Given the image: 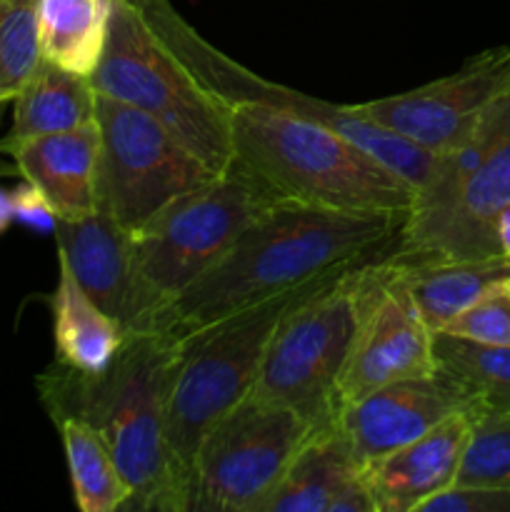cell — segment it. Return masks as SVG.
<instances>
[{
	"label": "cell",
	"mask_w": 510,
	"mask_h": 512,
	"mask_svg": "<svg viewBox=\"0 0 510 512\" xmlns=\"http://www.w3.org/2000/svg\"><path fill=\"white\" fill-rule=\"evenodd\" d=\"M405 218L275 198L233 248L165 310L155 333L178 338L280 293L385 258L398 248Z\"/></svg>",
	"instance_id": "cell-1"
},
{
	"label": "cell",
	"mask_w": 510,
	"mask_h": 512,
	"mask_svg": "<svg viewBox=\"0 0 510 512\" xmlns=\"http://www.w3.org/2000/svg\"><path fill=\"white\" fill-rule=\"evenodd\" d=\"M173 338L155 330L125 333L118 358L98 375L55 363L40 375L53 420L75 415L103 435L130 488L128 510L188 512L165 438V383Z\"/></svg>",
	"instance_id": "cell-2"
},
{
	"label": "cell",
	"mask_w": 510,
	"mask_h": 512,
	"mask_svg": "<svg viewBox=\"0 0 510 512\" xmlns=\"http://www.w3.org/2000/svg\"><path fill=\"white\" fill-rule=\"evenodd\" d=\"M235 163L275 195L350 213L408 215L415 188L345 135L273 105L230 103Z\"/></svg>",
	"instance_id": "cell-3"
},
{
	"label": "cell",
	"mask_w": 510,
	"mask_h": 512,
	"mask_svg": "<svg viewBox=\"0 0 510 512\" xmlns=\"http://www.w3.org/2000/svg\"><path fill=\"white\" fill-rule=\"evenodd\" d=\"M328 278L173 338L165 383V438L175 478L188 498V512L193 460L200 440L225 413L253 393L265 350L283 315Z\"/></svg>",
	"instance_id": "cell-4"
},
{
	"label": "cell",
	"mask_w": 510,
	"mask_h": 512,
	"mask_svg": "<svg viewBox=\"0 0 510 512\" xmlns=\"http://www.w3.org/2000/svg\"><path fill=\"white\" fill-rule=\"evenodd\" d=\"M510 205V93L495 100L468 135L445 153L400 228L390 258L400 263L503 255L495 220Z\"/></svg>",
	"instance_id": "cell-5"
},
{
	"label": "cell",
	"mask_w": 510,
	"mask_h": 512,
	"mask_svg": "<svg viewBox=\"0 0 510 512\" xmlns=\"http://www.w3.org/2000/svg\"><path fill=\"white\" fill-rule=\"evenodd\" d=\"M275 198L280 195L235 163L130 235L133 293L125 333L158 328L165 310L233 248Z\"/></svg>",
	"instance_id": "cell-6"
},
{
	"label": "cell",
	"mask_w": 510,
	"mask_h": 512,
	"mask_svg": "<svg viewBox=\"0 0 510 512\" xmlns=\"http://www.w3.org/2000/svg\"><path fill=\"white\" fill-rule=\"evenodd\" d=\"M90 83L95 93L160 120L213 173L235 165L230 103L190 70L135 0H113L108 40Z\"/></svg>",
	"instance_id": "cell-7"
},
{
	"label": "cell",
	"mask_w": 510,
	"mask_h": 512,
	"mask_svg": "<svg viewBox=\"0 0 510 512\" xmlns=\"http://www.w3.org/2000/svg\"><path fill=\"white\" fill-rule=\"evenodd\" d=\"M388 275L385 255L333 275L300 298L270 338L253 395L288 405L313 425L338 418L335 385Z\"/></svg>",
	"instance_id": "cell-8"
},
{
	"label": "cell",
	"mask_w": 510,
	"mask_h": 512,
	"mask_svg": "<svg viewBox=\"0 0 510 512\" xmlns=\"http://www.w3.org/2000/svg\"><path fill=\"white\" fill-rule=\"evenodd\" d=\"M100 130L98 208L138 233L175 200L220 178L145 110L95 93Z\"/></svg>",
	"instance_id": "cell-9"
},
{
	"label": "cell",
	"mask_w": 510,
	"mask_h": 512,
	"mask_svg": "<svg viewBox=\"0 0 510 512\" xmlns=\"http://www.w3.org/2000/svg\"><path fill=\"white\" fill-rule=\"evenodd\" d=\"M315 425L250 393L195 450L190 512H260Z\"/></svg>",
	"instance_id": "cell-10"
},
{
	"label": "cell",
	"mask_w": 510,
	"mask_h": 512,
	"mask_svg": "<svg viewBox=\"0 0 510 512\" xmlns=\"http://www.w3.org/2000/svg\"><path fill=\"white\" fill-rule=\"evenodd\" d=\"M135 3L145 10L150 23L168 40L170 48L190 65V70L210 90H215L220 98L228 100V103L253 100V103L273 105V108L285 110V113L305 115V118L318 120V123L328 125L335 133L345 135L355 145L368 150L370 155H375L390 170H395L400 178H405L413 185L415 193L423 188L425 180L433 173V153H428L420 145L410 143L403 135L368 120L355 105L325 103V100L310 98V95L290 90L280 83H270V80L250 73L245 65L228 58L223 50L210 45L198 30L190 28L168 0H135Z\"/></svg>",
	"instance_id": "cell-11"
},
{
	"label": "cell",
	"mask_w": 510,
	"mask_h": 512,
	"mask_svg": "<svg viewBox=\"0 0 510 512\" xmlns=\"http://www.w3.org/2000/svg\"><path fill=\"white\" fill-rule=\"evenodd\" d=\"M508 93L510 48H495L480 53L458 73L408 93L368 100L355 108L373 123L440 155L458 145L480 115Z\"/></svg>",
	"instance_id": "cell-12"
},
{
	"label": "cell",
	"mask_w": 510,
	"mask_h": 512,
	"mask_svg": "<svg viewBox=\"0 0 510 512\" xmlns=\"http://www.w3.org/2000/svg\"><path fill=\"white\" fill-rule=\"evenodd\" d=\"M435 370L433 333L415 310L398 263L390 258L383 295L365 315L335 385V413L383 385L425 378Z\"/></svg>",
	"instance_id": "cell-13"
},
{
	"label": "cell",
	"mask_w": 510,
	"mask_h": 512,
	"mask_svg": "<svg viewBox=\"0 0 510 512\" xmlns=\"http://www.w3.org/2000/svg\"><path fill=\"white\" fill-rule=\"evenodd\" d=\"M483 408L453 378L435 370L425 378L398 380L353 400L338 413L355 460H370L403 448L463 410Z\"/></svg>",
	"instance_id": "cell-14"
},
{
	"label": "cell",
	"mask_w": 510,
	"mask_h": 512,
	"mask_svg": "<svg viewBox=\"0 0 510 512\" xmlns=\"http://www.w3.org/2000/svg\"><path fill=\"white\" fill-rule=\"evenodd\" d=\"M480 408L450 415L430 433L360 468L373 512H418L425 500L455 485Z\"/></svg>",
	"instance_id": "cell-15"
},
{
	"label": "cell",
	"mask_w": 510,
	"mask_h": 512,
	"mask_svg": "<svg viewBox=\"0 0 510 512\" xmlns=\"http://www.w3.org/2000/svg\"><path fill=\"white\" fill-rule=\"evenodd\" d=\"M260 512H373L338 418L315 425Z\"/></svg>",
	"instance_id": "cell-16"
},
{
	"label": "cell",
	"mask_w": 510,
	"mask_h": 512,
	"mask_svg": "<svg viewBox=\"0 0 510 512\" xmlns=\"http://www.w3.org/2000/svg\"><path fill=\"white\" fill-rule=\"evenodd\" d=\"M0 150L48 198L60 220H78L98 210V118L80 128L38 135Z\"/></svg>",
	"instance_id": "cell-17"
},
{
	"label": "cell",
	"mask_w": 510,
	"mask_h": 512,
	"mask_svg": "<svg viewBox=\"0 0 510 512\" xmlns=\"http://www.w3.org/2000/svg\"><path fill=\"white\" fill-rule=\"evenodd\" d=\"M53 235L58 240V260L68 265L80 288L125 328L133 293L130 233L98 208L85 218L58 220Z\"/></svg>",
	"instance_id": "cell-18"
},
{
	"label": "cell",
	"mask_w": 510,
	"mask_h": 512,
	"mask_svg": "<svg viewBox=\"0 0 510 512\" xmlns=\"http://www.w3.org/2000/svg\"><path fill=\"white\" fill-rule=\"evenodd\" d=\"M60 263L58 288L53 295V338L58 363L83 375H98L118 358L125 343L120 320L105 313Z\"/></svg>",
	"instance_id": "cell-19"
},
{
	"label": "cell",
	"mask_w": 510,
	"mask_h": 512,
	"mask_svg": "<svg viewBox=\"0 0 510 512\" xmlns=\"http://www.w3.org/2000/svg\"><path fill=\"white\" fill-rule=\"evenodd\" d=\"M395 263L405 290L430 333H440L455 315L470 308L495 283L510 280V260L505 255L478 260Z\"/></svg>",
	"instance_id": "cell-20"
},
{
	"label": "cell",
	"mask_w": 510,
	"mask_h": 512,
	"mask_svg": "<svg viewBox=\"0 0 510 512\" xmlns=\"http://www.w3.org/2000/svg\"><path fill=\"white\" fill-rule=\"evenodd\" d=\"M93 120L95 88L90 78L43 60L33 78L15 95L13 125L0 140V148L38 135L80 128Z\"/></svg>",
	"instance_id": "cell-21"
},
{
	"label": "cell",
	"mask_w": 510,
	"mask_h": 512,
	"mask_svg": "<svg viewBox=\"0 0 510 512\" xmlns=\"http://www.w3.org/2000/svg\"><path fill=\"white\" fill-rule=\"evenodd\" d=\"M113 0H38L43 60L90 78L103 58Z\"/></svg>",
	"instance_id": "cell-22"
},
{
	"label": "cell",
	"mask_w": 510,
	"mask_h": 512,
	"mask_svg": "<svg viewBox=\"0 0 510 512\" xmlns=\"http://www.w3.org/2000/svg\"><path fill=\"white\" fill-rule=\"evenodd\" d=\"M63 438L70 483L80 512L128 510L130 488L103 435L75 415L55 420Z\"/></svg>",
	"instance_id": "cell-23"
},
{
	"label": "cell",
	"mask_w": 510,
	"mask_h": 512,
	"mask_svg": "<svg viewBox=\"0 0 510 512\" xmlns=\"http://www.w3.org/2000/svg\"><path fill=\"white\" fill-rule=\"evenodd\" d=\"M435 365L483 408H510V345L433 333Z\"/></svg>",
	"instance_id": "cell-24"
},
{
	"label": "cell",
	"mask_w": 510,
	"mask_h": 512,
	"mask_svg": "<svg viewBox=\"0 0 510 512\" xmlns=\"http://www.w3.org/2000/svg\"><path fill=\"white\" fill-rule=\"evenodd\" d=\"M40 63L38 0H0V105L15 100Z\"/></svg>",
	"instance_id": "cell-25"
},
{
	"label": "cell",
	"mask_w": 510,
	"mask_h": 512,
	"mask_svg": "<svg viewBox=\"0 0 510 512\" xmlns=\"http://www.w3.org/2000/svg\"><path fill=\"white\" fill-rule=\"evenodd\" d=\"M455 483L510 488V408L478 410Z\"/></svg>",
	"instance_id": "cell-26"
},
{
	"label": "cell",
	"mask_w": 510,
	"mask_h": 512,
	"mask_svg": "<svg viewBox=\"0 0 510 512\" xmlns=\"http://www.w3.org/2000/svg\"><path fill=\"white\" fill-rule=\"evenodd\" d=\"M440 333L485 345H510V280H500Z\"/></svg>",
	"instance_id": "cell-27"
},
{
	"label": "cell",
	"mask_w": 510,
	"mask_h": 512,
	"mask_svg": "<svg viewBox=\"0 0 510 512\" xmlns=\"http://www.w3.org/2000/svg\"><path fill=\"white\" fill-rule=\"evenodd\" d=\"M418 512H510V488L455 483L425 500Z\"/></svg>",
	"instance_id": "cell-28"
},
{
	"label": "cell",
	"mask_w": 510,
	"mask_h": 512,
	"mask_svg": "<svg viewBox=\"0 0 510 512\" xmlns=\"http://www.w3.org/2000/svg\"><path fill=\"white\" fill-rule=\"evenodd\" d=\"M10 200H13V213L18 223L28 225L35 233H55L60 220L58 213H55L53 205L48 203V198L35 185L25 180L23 185H18L10 193Z\"/></svg>",
	"instance_id": "cell-29"
},
{
	"label": "cell",
	"mask_w": 510,
	"mask_h": 512,
	"mask_svg": "<svg viewBox=\"0 0 510 512\" xmlns=\"http://www.w3.org/2000/svg\"><path fill=\"white\" fill-rule=\"evenodd\" d=\"M495 238H498L500 253L510 260V205H505L495 220Z\"/></svg>",
	"instance_id": "cell-30"
},
{
	"label": "cell",
	"mask_w": 510,
	"mask_h": 512,
	"mask_svg": "<svg viewBox=\"0 0 510 512\" xmlns=\"http://www.w3.org/2000/svg\"><path fill=\"white\" fill-rule=\"evenodd\" d=\"M15 220V213H13V200H10V193H5V190H0V233L3 230H8V225Z\"/></svg>",
	"instance_id": "cell-31"
}]
</instances>
